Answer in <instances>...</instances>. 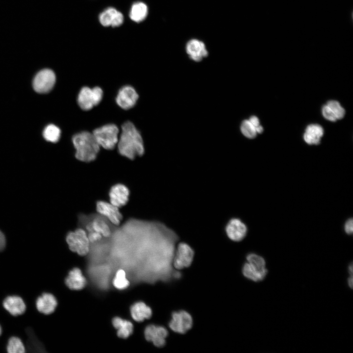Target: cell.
Returning <instances> with one entry per match:
<instances>
[{
  "label": "cell",
  "mask_w": 353,
  "mask_h": 353,
  "mask_svg": "<svg viewBox=\"0 0 353 353\" xmlns=\"http://www.w3.org/2000/svg\"><path fill=\"white\" fill-rule=\"evenodd\" d=\"M118 151L123 156L133 159L136 156L144 153L142 136L134 125L130 122L122 126V132L118 141Z\"/></svg>",
  "instance_id": "1"
},
{
  "label": "cell",
  "mask_w": 353,
  "mask_h": 353,
  "mask_svg": "<svg viewBox=\"0 0 353 353\" xmlns=\"http://www.w3.org/2000/svg\"><path fill=\"white\" fill-rule=\"evenodd\" d=\"M72 141L76 149L75 157L76 159L90 162L96 158L100 146L92 133L88 131L78 133L73 137Z\"/></svg>",
  "instance_id": "2"
},
{
  "label": "cell",
  "mask_w": 353,
  "mask_h": 353,
  "mask_svg": "<svg viewBox=\"0 0 353 353\" xmlns=\"http://www.w3.org/2000/svg\"><path fill=\"white\" fill-rule=\"evenodd\" d=\"M80 225L86 231H94L101 234L104 238H109L115 229L112 225L101 215L79 216Z\"/></svg>",
  "instance_id": "3"
},
{
  "label": "cell",
  "mask_w": 353,
  "mask_h": 353,
  "mask_svg": "<svg viewBox=\"0 0 353 353\" xmlns=\"http://www.w3.org/2000/svg\"><path fill=\"white\" fill-rule=\"evenodd\" d=\"M100 146L113 149L118 143L119 129L114 124H108L95 129L92 133Z\"/></svg>",
  "instance_id": "4"
},
{
  "label": "cell",
  "mask_w": 353,
  "mask_h": 353,
  "mask_svg": "<svg viewBox=\"0 0 353 353\" xmlns=\"http://www.w3.org/2000/svg\"><path fill=\"white\" fill-rule=\"evenodd\" d=\"M69 249L80 255H85L90 250V241L86 231L82 228L69 232L66 236Z\"/></svg>",
  "instance_id": "5"
},
{
  "label": "cell",
  "mask_w": 353,
  "mask_h": 353,
  "mask_svg": "<svg viewBox=\"0 0 353 353\" xmlns=\"http://www.w3.org/2000/svg\"><path fill=\"white\" fill-rule=\"evenodd\" d=\"M102 96V90L99 87L92 89L83 87L78 94L77 102L82 110H89L101 101Z\"/></svg>",
  "instance_id": "6"
},
{
  "label": "cell",
  "mask_w": 353,
  "mask_h": 353,
  "mask_svg": "<svg viewBox=\"0 0 353 353\" xmlns=\"http://www.w3.org/2000/svg\"><path fill=\"white\" fill-rule=\"evenodd\" d=\"M55 80V75L52 70L48 69L42 70L33 79V89L39 93H48L53 87Z\"/></svg>",
  "instance_id": "7"
},
{
  "label": "cell",
  "mask_w": 353,
  "mask_h": 353,
  "mask_svg": "<svg viewBox=\"0 0 353 353\" xmlns=\"http://www.w3.org/2000/svg\"><path fill=\"white\" fill-rule=\"evenodd\" d=\"M194 255V251L190 246L184 243H179L173 256L174 267L177 270L188 267L192 262Z\"/></svg>",
  "instance_id": "8"
},
{
  "label": "cell",
  "mask_w": 353,
  "mask_h": 353,
  "mask_svg": "<svg viewBox=\"0 0 353 353\" xmlns=\"http://www.w3.org/2000/svg\"><path fill=\"white\" fill-rule=\"evenodd\" d=\"M192 324L191 316L186 311L182 310L173 313L169 326L174 332L184 333L192 328Z\"/></svg>",
  "instance_id": "9"
},
{
  "label": "cell",
  "mask_w": 353,
  "mask_h": 353,
  "mask_svg": "<svg viewBox=\"0 0 353 353\" xmlns=\"http://www.w3.org/2000/svg\"><path fill=\"white\" fill-rule=\"evenodd\" d=\"M98 213L105 218L112 225L118 226L122 219V215L119 208L103 201H99L96 203Z\"/></svg>",
  "instance_id": "10"
},
{
  "label": "cell",
  "mask_w": 353,
  "mask_h": 353,
  "mask_svg": "<svg viewBox=\"0 0 353 353\" xmlns=\"http://www.w3.org/2000/svg\"><path fill=\"white\" fill-rule=\"evenodd\" d=\"M138 99V95L132 86H125L119 90L116 101L120 107L127 110L135 105Z\"/></svg>",
  "instance_id": "11"
},
{
  "label": "cell",
  "mask_w": 353,
  "mask_h": 353,
  "mask_svg": "<svg viewBox=\"0 0 353 353\" xmlns=\"http://www.w3.org/2000/svg\"><path fill=\"white\" fill-rule=\"evenodd\" d=\"M129 190L124 184L118 183L113 185L109 191L110 203L117 207L126 204L129 200Z\"/></svg>",
  "instance_id": "12"
},
{
  "label": "cell",
  "mask_w": 353,
  "mask_h": 353,
  "mask_svg": "<svg viewBox=\"0 0 353 353\" xmlns=\"http://www.w3.org/2000/svg\"><path fill=\"white\" fill-rule=\"evenodd\" d=\"M168 333L165 328L153 325L147 326L144 332L146 339L157 347H162L165 344Z\"/></svg>",
  "instance_id": "13"
},
{
  "label": "cell",
  "mask_w": 353,
  "mask_h": 353,
  "mask_svg": "<svg viewBox=\"0 0 353 353\" xmlns=\"http://www.w3.org/2000/svg\"><path fill=\"white\" fill-rule=\"evenodd\" d=\"M186 51L189 58L199 62L208 55V51L204 43L198 39L190 40L186 45Z\"/></svg>",
  "instance_id": "14"
},
{
  "label": "cell",
  "mask_w": 353,
  "mask_h": 353,
  "mask_svg": "<svg viewBox=\"0 0 353 353\" xmlns=\"http://www.w3.org/2000/svg\"><path fill=\"white\" fill-rule=\"evenodd\" d=\"M226 231L230 239L238 242L243 239L246 236L247 233V227L240 219L234 218L230 220L227 224Z\"/></svg>",
  "instance_id": "15"
},
{
  "label": "cell",
  "mask_w": 353,
  "mask_h": 353,
  "mask_svg": "<svg viewBox=\"0 0 353 353\" xmlns=\"http://www.w3.org/2000/svg\"><path fill=\"white\" fill-rule=\"evenodd\" d=\"M99 21L103 26L117 27L123 24L124 16L115 8L108 7L100 14Z\"/></svg>",
  "instance_id": "16"
},
{
  "label": "cell",
  "mask_w": 353,
  "mask_h": 353,
  "mask_svg": "<svg viewBox=\"0 0 353 353\" xmlns=\"http://www.w3.org/2000/svg\"><path fill=\"white\" fill-rule=\"evenodd\" d=\"M57 302L55 297L50 293H45L38 298L36 302L37 310L41 313L48 315L55 310Z\"/></svg>",
  "instance_id": "17"
},
{
  "label": "cell",
  "mask_w": 353,
  "mask_h": 353,
  "mask_svg": "<svg viewBox=\"0 0 353 353\" xmlns=\"http://www.w3.org/2000/svg\"><path fill=\"white\" fill-rule=\"evenodd\" d=\"M4 308L13 316L23 314L26 309L23 299L17 296H10L6 298L3 302Z\"/></svg>",
  "instance_id": "18"
},
{
  "label": "cell",
  "mask_w": 353,
  "mask_h": 353,
  "mask_svg": "<svg viewBox=\"0 0 353 353\" xmlns=\"http://www.w3.org/2000/svg\"><path fill=\"white\" fill-rule=\"evenodd\" d=\"M87 281L81 270L75 268L70 271L68 277L65 279L66 285L72 290H79L83 289L86 284Z\"/></svg>",
  "instance_id": "19"
},
{
  "label": "cell",
  "mask_w": 353,
  "mask_h": 353,
  "mask_svg": "<svg viewBox=\"0 0 353 353\" xmlns=\"http://www.w3.org/2000/svg\"><path fill=\"white\" fill-rule=\"evenodd\" d=\"M130 314L135 321L142 322L149 319L152 315L151 308L144 303L139 302L134 303L130 307Z\"/></svg>",
  "instance_id": "20"
},
{
  "label": "cell",
  "mask_w": 353,
  "mask_h": 353,
  "mask_svg": "<svg viewBox=\"0 0 353 353\" xmlns=\"http://www.w3.org/2000/svg\"><path fill=\"white\" fill-rule=\"evenodd\" d=\"M323 134L324 130L321 126L317 124L310 125L306 128L303 139L309 145H318Z\"/></svg>",
  "instance_id": "21"
},
{
  "label": "cell",
  "mask_w": 353,
  "mask_h": 353,
  "mask_svg": "<svg viewBox=\"0 0 353 353\" xmlns=\"http://www.w3.org/2000/svg\"><path fill=\"white\" fill-rule=\"evenodd\" d=\"M242 273L246 278L255 282H258L265 278L268 271H261L250 263L247 262L243 265Z\"/></svg>",
  "instance_id": "22"
},
{
  "label": "cell",
  "mask_w": 353,
  "mask_h": 353,
  "mask_svg": "<svg viewBox=\"0 0 353 353\" xmlns=\"http://www.w3.org/2000/svg\"><path fill=\"white\" fill-rule=\"evenodd\" d=\"M114 327L117 329V335L123 338H126L132 333L133 326L127 320H124L120 317H115L112 320Z\"/></svg>",
  "instance_id": "23"
},
{
  "label": "cell",
  "mask_w": 353,
  "mask_h": 353,
  "mask_svg": "<svg viewBox=\"0 0 353 353\" xmlns=\"http://www.w3.org/2000/svg\"><path fill=\"white\" fill-rule=\"evenodd\" d=\"M148 14V7L144 2L138 1L131 6L129 17L134 22L140 23L144 20Z\"/></svg>",
  "instance_id": "24"
},
{
  "label": "cell",
  "mask_w": 353,
  "mask_h": 353,
  "mask_svg": "<svg viewBox=\"0 0 353 353\" xmlns=\"http://www.w3.org/2000/svg\"><path fill=\"white\" fill-rule=\"evenodd\" d=\"M61 131L56 126L50 124L48 125L43 131V136L48 141L56 143L60 137Z\"/></svg>",
  "instance_id": "25"
},
{
  "label": "cell",
  "mask_w": 353,
  "mask_h": 353,
  "mask_svg": "<svg viewBox=\"0 0 353 353\" xmlns=\"http://www.w3.org/2000/svg\"><path fill=\"white\" fill-rule=\"evenodd\" d=\"M26 333L28 336L27 344L29 350L31 352H44L43 345L36 337L32 329L27 328Z\"/></svg>",
  "instance_id": "26"
},
{
  "label": "cell",
  "mask_w": 353,
  "mask_h": 353,
  "mask_svg": "<svg viewBox=\"0 0 353 353\" xmlns=\"http://www.w3.org/2000/svg\"><path fill=\"white\" fill-rule=\"evenodd\" d=\"M112 282L114 286L119 290L125 289L129 285L126 272L123 269H119L117 271Z\"/></svg>",
  "instance_id": "27"
},
{
  "label": "cell",
  "mask_w": 353,
  "mask_h": 353,
  "mask_svg": "<svg viewBox=\"0 0 353 353\" xmlns=\"http://www.w3.org/2000/svg\"><path fill=\"white\" fill-rule=\"evenodd\" d=\"M7 351L9 353H23L25 348L21 340L17 337H12L8 341Z\"/></svg>",
  "instance_id": "28"
},
{
  "label": "cell",
  "mask_w": 353,
  "mask_h": 353,
  "mask_svg": "<svg viewBox=\"0 0 353 353\" xmlns=\"http://www.w3.org/2000/svg\"><path fill=\"white\" fill-rule=\"evenodd\" d=\"M242 133L246 137L252 139L255 137L257 133L256 128L249 120L243 121L241 125Z\"/></svg>",
  "instance_id": "29"
},
{
  "label": "cell",
  "mask_w": 353,
  "mask_h": 353,
  "mask_svg": "<svg viewBox=\"0 0 353 353\" xmlns=\"http://www.w3.org/2000/svg\"><path fill=\"white\" fill-rule=\"evenodd\" d=\"M247 262L250 263L261 271H267L266 261L261 256L255 253H250L247 256Z\"/></svg>",
  "instance_id": "30"
},
{
  "label": "cell",
  "mask_w": 353,
  "mask_h": 353,
  "mask_svg": "<svg viewBox=\"0 0 353 353\" xmlns=\"http://www.w3.org/2000/svg\"><path fill=\"white\" fill-rule=\"evenodd\" d=\"M327 105L331 109L336 120L343 118L345 114V109L340 105L339 102L336 101H329Z\"/></svg>",
  "instance_id": "31"
},
{
  "label": "cell",
  "mask_w": 353,
  "mask_h": 353,
  "mask_svg": "<svg viewBox=\"0 0 353 353\" xmlns=\"http://www.w3.org/2000/svg\"><path fill=\"white\" fill-rule=\"evenodd\" d=\"M322 114L323 116L329 121L335 122L337 120L332 110L327 104L322 107Z\"/></svg>",
  "instance_id": "32"
},
{
  "label": "cell",
  "mask_w": 353,
  "mask_h": 353,
  "mask_svg": "<svg viewBox=\"0 0 353 353\" xmlns=\"http://www.w3.org/2000/svg\"><path fill=\"white\" fill-rule=\"evenodd\" d=\"M90 243H94L101 241L103 237L98 232L94 231L86 232Z\"/></svg>",
  "instance_id": "33"
},
{
  "label": "cell",
  "mask_w": 353,
  "mask_h": 353,
  "mask_svg": "<svg viewBox=\"0 0 353 353\" xmlns=\"http://www.w3.org/2000/svg\"><path fill=\"white\" fill-rule=\"evenodd\" d=\"M249 120L255 126L257 133H261L263 132V127L260 125L259 119L257 117L251 116Z\"/></svg>",
  "instance_id": "34"
},
{
  "label": "cell",
  "mask_w": 353,
  "mask_h": 353,
  "mask_svg": "<svg viewBox=\"0 0 353 353\" xmlns=\"http://www.w3.org/2000/svg\"><path fill=\"white\" fill-rule=\"evenodd\" d=\"M344 230L348 234H352L353 232V220L352 218L349 219L345 223Z\"/></svg>",
  "instance_id": "35"
},
{
  "label": "cell",
  "mask_w": 353,
  "mask_h": 353,
  "mask_svg": "<svg viewBox=\"0 0 353 353\" xmlns=\"http://www.w3.org/2000/svg\"><path fill=\"white\" fill-rule=\"evenodd\" d=\"M5 246V238L3 233L0 230V251H2Z\"/></svg>",
  "instance_id": "36"
},
{
  "label": "cell",
  "mask_w": 353,
  "mask_h": 353,
  "mask_svg": "<svg viewBox=\"0 0 353 353\" xmlns=\"http://www.w3.org/2000/svg\"><path fill=\"white\" fill-rule=\"evenodd\" d=\"M350 277H348L347 280V282L348 286L351 289L353 288V275H350Z\"/></svg>",
  "instance_id": "37"
},
{
  "label": "cell",
  "mask_w": 353,
  "mask_h": 353,
  "mask_svg": "<svg viewBox=\"0 0 353 353\" xmlns=\"http://www.w3.org/2000/svg\"><path fill=\"white\" fill-rule=\"evenodd\" d=\"M1 333V327H0V335Z\"/></svg>",
  "instance_id": "38"
}]
</instances>
